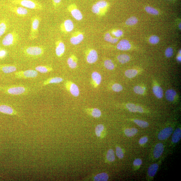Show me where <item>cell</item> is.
Masks as SVG:
<instances>
[{
  "label": "cell",
  "instance_id": "16",
  "mask_svg": "<svg viewBox=\"0 0 181 181\" xmlns=\"http://www.w3.org/2000/svg\"><path fill=\"white\" fill-rule=\"evenodd\" d=\"M98 59V54L97 51L94 49H90L88 52L86 57L87 62L90 64L95 63Z\"/></svg>",
  "mask_w": 181,
  "mask_h": 181
},
{
  "label": "cell",
  "instance_id": "35",
  "mask_svg": "<svg viewBox=\"0 0 181 181\" xmlns=\"http://www.w3.org/2000/svg\"><path fill=\"white\" fill-rule=\"evenodd\" d=\"M133 122L138 126L141 128H145L149 126V123L148 122L139 119H135Z\"/></svg>",
  "mask_w": 181,
  "mask_h": 181
},
{
  "label": "cell",
  "instance_id": "18",
  "mask_svg": "<svg viewBox=\"0 0 181 181\" xmlns=\"http://www.w3.org/2000/svg\"><path fill=\"white\" fill-rule=\"evenodd\" d=\"M164 150L163 145L161 143L157 144L154 148L153 151L154 156L155 158H158L162 155Z\"/></svg>",
  "mask_w": 181,
  "mask_h": 181
},
{
  "label": "cell",
  "instance_id": "27",
  "mask_svg": "<svg viewBox=\"0 0 181 181\" xmlns=\"http://www.w3.org/2000/svg\"><path fill=\"white\" fill-rule=\"evenodd\" d=\"M153 91L155 95L158 98H161L163 96V90L161 87L158 86H154Z\"/></svg>",
  "mask_w": 181,
  "mask_h": 181
},
{
  "label": "cell",
  "instance_id": "4",
  "mask_svg": "<svg viewBox=\"0 0 181 181\" xmlns=\"http://www.w3.org/2000/svg\"><path fill=\"white\" fill-rule=\"evenodd\" d=\"M41 21V17L38 15L33 16L31 19V28L29 36V39L30 40H35L38 37L39 28Z\"/></svg>",
  "mask_w": 181,
  "mask_h": 181
},
{
  "label": "cell",
  "instance_id": "41",
  "mask_svg": "<svg viewBox=\"0 0 181 181\" xmlns=\"http://www.w3.org/2000/svg\"><path fill=\"white\" fill-rule=\"evenodd\" d=\"M126 107L129 111L132 113L137 112V106L132 103H128L126 105Z\"/></svg>",
  "mask_w": 181,
  "mask_h": 181
},
{
  "label": "cell",
  "instance_id": "3",
  "mask_svg": "<svg viewBox=\"0 0 181 181\" xmlns=\"http://www.w3.org/2000/svg\"><path fill=\"white\" fill-rule=\"evenodd\" d=\"M24 54L30 58H37L41 57L44 52V47L42 46H27L23 50Z\"/></svg>",
  "mask_w": 181,
  "mask_h": 181
},
{
  "label": "cell",
  "instance_id": "1",
  "mask_svg": "<svg viewBox=\"0 0 181 181\" xmlns=\"http://www.w3.org/2000/svg\"><path fill=\"white\" fill-rule=\"evenodd\" d=\"M29 89L27 86L21 85L2 86L0 85V91L10 95H24L29 92Z\"/></svg>",
  "mask_w": 181,
  "mask_h": 181
},
{
  "label": "cell",
  "instance_id": "45",
  "mask_svg": "<svg viewBox=\"0 0 181 181\" xmlns=\"http://www.w3.org/2000/svg\"><path fill=\"white\" fill-rule=\"evenodd\" d=\"M134 92L137 94H143L144 92V90L140 86H136L133 89Z\"/></svg>",
  "mask_w": 181,
  "mask_h": 181
},
{
  "label": "cell",
  "instance_id": "36",
  "mask_svg": "<svg viewBox=\"0 0 181 181\" xmlns=\"http://www.w3.org/2000/svg\"><path fill=\"white\" fill-rule=\"evenodd\" d=\"M137 74V71L136 70H129L125 72V75L128 78H131L135 77Z\"/></svg>",
  "mask_w": 181,
  "mask_h": 181
},
{
  "label": "cell",
  "instance_id": "39",
  "mask_svg": "<svg viewBox=\"0 0 181 181\" xmlns=\"http://www.w3.org/2000/svg\"><path fill=\"white\" fill-rule=\"evenodd\" d=\"M138 22V20L135 16H132L128 19L126 21V24L129 26L134 25Z\"/></svg>",
  "mask_w": 181,
  "mask_h": 181
},
{
  "label": "cell",
  "instance_id": "12",
  "mask_svg": "<svg viewBox=\"0 0 181 181\" xmlns=\"http://www.w3.org/2000/svg\"><path fill=\"white\" fill-rule=\"evenodd\" d=\"M84 38V34L80 31H77L72 34L70 38V42L74 45L79 44Z\"/></svg>",
  "mask_w": 181,
  "mask_h": 181
},
{
  "label": "cell",
  "instance_id": "50",
  "mask_svg": "<svg viewBox=\"0 0 181 181\" xmlns=\"http://www.w3.org/2000/svg\"><path fill=\"white\" fill-rule=\"evenodd\" d=\"M142 163V161L140 159L137 158L134 160L133 162V165L135 166H140Z\"/></svg>",
  "mask_w": 181,
  "mask_h": 181
},
{
  "label": "cell",
  "instance_id": "51",
  "mask_svg": "<svg viewBox=\"0 0 181 181\" xmlns=\"http://www.w3.org/2000/svg\"><path fill=\"white\" fill-rule=\"evenodd\" d=\"M7 54V52L5 50H0V59H2L5 58Z\"/></svg>",
  "mask_w": 181,
  "mask_h": 181
},
{
  "label": "cell",
  "instance_id": "44",
  "mask_svg": "<svg viewBox=\"0 0 181 181\" xmlns=\"http://www.w3.org/2000/svg\"><path fill=\"white\" fill-rule=\"evenodd\" d=\"M149 41L151 44H155L159 42V38L157 36L153 35L150 38Z\"/></svg>",
  "mask_w": 181,
  "mask_h": 181
},
{
  "label": "cell",
  "instance_id": "32",
  "mask_svg": "<svg viewBox=\"0 0 181 181\" xmlns=\"http://www.w3.org/2000/svg\"><path fill=\"white\" fill-rule=\"evenodd\" d=\"M104 39L105 41L111 43L112 44H115L118 40V38L112 37L109 33H107L105 34Z\"/></svg>",
  "mask_w": 181,
  "mask_h": 181
},
{
  "label": "cell",
  "instance_id": "8",
  "mask_svg": "<svg viewBox=\"0 0 181 181\" xmlns=\"http://www.w3.org/2000/svg\"><path fill=\"white\" fill-rule=\"evenodd\" d=\"M7 7L10 11L20 17L26 16L29 12L27 8L21 6L9 5L7 6Z\"/></svg>",
  "mask_w": 181,
  "mask_h": 181
},
{
  "label": "cell",
  "instance_id": "29",
  "mask_svg": "<svg viewBox=\"0 0 181 181\" xmlns=\"http://www.w3.org/2000/svg\"><path fill=\"white\" fill-rule=\"evenodd\" d=\"M8 28V24L5 21H2L0 22V37L5 33Z\"/></svg>",
  "mask_w": 181,
  "mask_h": 181
},
{
  "label": "cell",
  "instance_id": "14",
  "mask_svg": "<svg viewBox=\"0 0 181 181\" xmlns=\"http://www.w3.org/2000/svg\"><path fill=\"white\" fill-rule=\"evenodd\" d=\"M67 89L70 92L73 96H78L80 94V91L78 86L76 84L72 83L71 82L67 81L66 83Z\"/></svg>",
  "mask_w": 181,
  "mask_h": 181
},
{
  "label": "cell",
  "instance_id": "23",
  "mask_svg": "<svg viewBox=\"0 0 181 181\" xmlns=\"http://www.w3.org/2000/svg\"><path fill=\"white\" fill-rule=\"evenodd\" d=\"M92 78L96 87L100 85L101 82L102 77L100 73L95 72L92 73Z\"/></svg>",
  "mask_w": 181,
  "mask_h": 181
},
{
  "label": "cell",
  "instance_id": "22",
  "mask_svg": "<svg viewBox=\"0 0 181 181\" xmlns=\"http://www.w3.org/2000/svg\"><path fill=\"white\" fill-rule=\"evenodd\" d=\"M77 59L74 55H72L67 60L68 65L72 69L76 68L77 66Z\"/></svg>",
  "mask_w": 181,
  "mask_h": 181
},
{
  "label": "cell",
  "instance_id": "25",
  "mask_svg": "<svg viewBox=\"0 0 181 181\" xmlns=\"http://www.w3.org/2000/svg\"><path fill=\"white\" fill-rule=\"evenodd\" d=\"M159 166L157 164L155 163L151 165L149 167L148 173V174L151 177H153L156 174L158 169Z\"/></svg>",
  "mask_w": 181,
  "mask_h": 181
},
{
  "label": "cell",
  "instance_id": "49",
  "mask_svg": "<svg viewBox=\"0 0 181 181\" xmlns=\"http://www.w3.org/2000/svg\"><path fill=\"white\" fill-rule=\"evenodd\" d=\"M148 138L146 137H142L139 141V143L140 145H143L147 143L148 141Z\"/></svg>",
  "mask_w": 181,
  "mask_h": 181
},
{
  "label": "cell",
  "instance_id": "43",
  "mask_svg": "<svg viewBox=\"0 0 181 181\" xmlns=\"http://www.w3.org/2000/svg\"><path fill=\"white\" fill-rule=\"evenodd\" d=\"M112 89L115 92H119L123 90V87L121 85L116 83L112 86Z\"/></svg>",
  "mask_w": 181,
  "mask_h": 181
},
{
  "label": "cell",
  "instance_id": "13",
  "mask_svg": "<svg viewBox=\"0 0 181 181\" xmlns=\"http://www.w3.org/2000/svg\"><path fill=\"white\" fill-rule=\"evenodd\" d=\"M55 53L58 57H61L63 55L65 51V46L61 40H58L55 43Z\"/></svg>",
  "mask_w": 181,
  "mask_h": 181
},
{
  "label": "cell",
  "instance_id": "15",
  "mask_svg": "<svg viewBox=\"0 0 181 181\" xmlns=\"http://www.w3.org/2000/svg\"><path fill=\"white\" fill-rule=\"evenodd\" d=\"M173 132V128H166L159 133L158 138L160 140H165L170 136Z\"/></svg>",
  "mask_w": 181,
  "mask_h": 181
},
{
  "label": "cell",
  "instance_id": "21",
  "mask_svg": "<svg viewBox=\"0 0 181 181\" xmlns=\"http://www.w3.org/2000/svg\"><path fill=\"white\" fill-rule=\"evenodd\" d=\"M181 130L180 128H176L172 137V141L174 143H177L181 139Z\"/></svg>",
  "mask_w": 181,
  "mask_h": 181
},
{
  "label": "cell",
  "instance_id": "9",
  "mask_svg": "<svg viewBox=\"0 0 181 181\" xmlns=\"http://www.w3.org/2000/svg\"><path fill=\"white\" fill-rule=\"evenodd\" d=\"M67 10L76 20L81 21L83 19V15L75 4L72 3L68 6Z\"/></svg>",
  "mask_w": 181,
  "mask_h": 181
},
{
  "label": "cell",
  "instance_id": "42",
  "mask_svg": "<svg viewBox=\"0 0 181 181\" xmlns=\"http://www.w3.org/2000/svg\"><path fill=\"white\" fill-rule=\"evenodd\" d=\"M116 156L119 159H122L123 158L124 153L121 148L117 146L116 148Z\"/></svg>",
  "mask_w": 181,
  "mask_h": 181
},
{
  "label": "cell",
  "instance_id": "26",
  "mask_svg": "<svg viewBox=\"0 0 181 181\" xmlns=\"http://www.w3.org/2000/svg\"><path fill=\"white\" fill-rule=\"evenodd\" d=\"M176 95V93L173 90L169 89L167 90L165 93L166 98L168 101H173Z\"/></svg>",
  "mask_w": 181,
  "mask_h": 181
},
{
  "label": "cell",
  "instance_id": "37",
  "mask_svg": "<svg viewBox=\"0 0 181 181\" xmlns=\"http://www.w3.org/2000/svg\"><path fill=\"white\" fill-rule=\"evenodd\" d=\"M145 10L148 13L151 15H157L159 14L158 11L156 9L152 7H146L145 8Z\"/></svg>",
  "mask_w": 181,
  "mask_h": 181
},
{
  "label": "cell",
  "instance_id": "17",
  "mask_svg": "<svg viewBox=\"0 0 181 181\" xmlns=\"http://www.w3.org/2000/svg\"><path fill=\"white\" fill-rule=\"evenodd\" d=\"M0 70L6 74H9L16 71V67L9 64H0Z\"/></svg>",
  "mask_w": 181,
  "mask_h": 181
},
{
  "label": "cell",
  "instance_id": "2",
  "mask_svg": "<svg viewBox=\"0 0 181 181\" xmlns=\"http://www.w3.org/2000/svg\"><path fill=\"white\" fill-rule=\"evenodd\" d=\"M13 5L20 6L28 9L41 11L44 7L41 3L35 0H9Z\"/></svg>",
  "mask_w": 181,
  "mask_h": 181
},
{
  "label": "cell",
  "instance_id": "11",
  "mask_svg": "<svg viewBox=\"0 0 181 181\" xmlns=\"http://www.w3.org/2000/svg\"><path fill=\"white\" fill-rule=\"evenodd\" d=\"M74 27V23L70 19L64 21L60 25V30L61 32L66 34L71 32Z\"/></svg>",
  "mask_w": 181,
  "mask_h": 181
},
{
  "label": "cell",
  "instance_id": "7",
  "mask_svg": "<svg viewBox=\"0 0 181 181\" xmlns=\"http://www.w3.org/2000/svg\"><path fill=\"white\" fill-rule=\"evenodd\" d=\"M15 75L16 78L19 79L34 78L38 76V73L36 70H28L16 72Z\"/></svg>",
  "mask_w": 181,
  "mask_h": 181
},
{
  "label": "cell",
  "instance_id": "38",
  "mask_svg": "<svg viewBox=\"0 0 181 181\" xmlns=\"http://www.w3.org/2000/svg\"><path fill=\"white\" fill-rule=\"evenodd\" d=\"M104 66L108 70H113L114 68V65L111 60L107 59L104 62Z\"/></svg>",
  "mask_w": 181,
  "mask_h": 181
},
{
  "label": "cell",
  "instance_id": "46",
  "mask_svg": "<svg viewBox=\"0 0 181 181\" xmlns=\"http://www.w3.org/2000/svg\"><path fill=\"white\" fill-rule=\"evenodd\" d=\"M174 51L171 47H169L166 49L165 52V54L166 57L167 58H170L173 55Z\"/></svg>",
  "mask_w": 181,
  "mask_h": 181
},
{
  "label": "cell",
  "instance_id": "47",
  "mask_svg": "<svg viewBox=\"0 0 181 181\" xmlns=\"http://www.w3.org/2000/svg\"><path fill=\"white\" fill-rule=\"evenodd\" d=\"M113 35L115 36L116 37L119 38L121 37L123 35V32L122 30H118L116 31H114L112 32Z\"/></svg>",
  "mask_w": 181,
  "mask_h": 181
},
{
  "label": "cell",
  "instance_id": "52",
  "mask_svg": "<svg viewBox=\"0 0 181 181\" xmlns=\"http://www.w3.org/2000/svg\"><path fill=\"white\" fill-rule=\"evenodd\" d=\"M137 112H138L140 113H143L144 110L141 107L139 106H137Z\"/></svg>",
  "mask_w": 181,
  "mask_h": 181
},
{
  "label": "cell",
  "instance_id": "19",
  "mask_svg": "<svg viewBox=\"0 0 181 181\" xmlns=\"http://www.w3.org/2000/svg\"><path fill=\"white\" fill-rule=\"evenodd\" d=\"M131 45L129 42L126 39L121 40L117 45L118 49L121 50H128L130 49Z\"/></svg>",
  "mask_w": 181,
  "mask_h": 181
},
{
  "label": "cell",
  "instance_id": "33",
  "mask_svg": "<svg viewBox=\"0 0 181 181\" xmlns=\"http://www.w3.org/2000/svg\"><path fill=\"white\" fill-rule=\"evenodd\" d=\"M104 130V127L103 125L100 124L98 125L95 128V133L97 137H101L102 133Z\"/></svg>",
  "mask_w": 181,
  "mask_h": 181
},
{
  "label": "cell",
  "instance_id": "48",
  "mask_svg": "<svg viewBox=\"0 0 181 181\" xmlns=\"http://www.w3.org/2000/svg\"><path fill=\"white\" fill-rule=\"evenodd\" d=\"M53 6L55 8L57 9L61 4L62 0H52Z\"/></svg>",
  "mask_w": 181,
  "mask_h": 181
},
{
  "label": "cell",
  "instance_id": "24",
  "mask_svg": "<svg viewBox=\"0 0 181 181\" xmlns=\"http://www.w3.org/2000/svg\"><path fill=\"white\" fill-rule=\"evenodd\" d=\"M35 70L42 74H44L53 71V68L51 67L47 66H39L35 68Z\"/></svg>",
  "mask_w": 181,
  "mask_h": 181
},
{
  "label": "cell",
  "instance_id": "28",
  "mask_svg": "<svg viewBox=\"0 0 181 181\" xmlns=\"http://www.w3.org/2000/svg\"><path fill=\"white\" fill-rule=\"evenodd\" d=\"M108 175L105 173H102L98 174L94 177V180L96 181H106L108 180Z\"/></svg>",
  "mask_w": 181,
  "mask_h": 181
},
{
  "label": "cell",
  "instance_id": "55",
  "mask_svg": "<svg viewBox=\"0 0 181 181\" xmlns=\"http://www.w3.org/2000/svg\"><path fill=\"white\" fill-rule=\"evenodd\" d=\"M0 176L2 177V176Z\"/></svg>",
  "mask_w": 181,
  "mask_h": 181
},
{
  "label": "cell",
  "instance_id": "30",
  "mask_svg": "<svg viewBox=\"0 0 181 181\" xmlns=\"http://www.w3.org/2000/svg\"><path fill=\"white\" fill-rule=\"evenodd\" d=\"M138 130L136 128H132L126 129L124 130L125 134L128 137H132L135 135L137 133Z\"/></svg>",
  "mask_w": 181,
  "mask_h": 181
},
{
  "label": "cell",
  "instance_id": "53",
  "mask_svg": "<svg viewBox=\"0 0 181 181\" xmlns=\"http://www.w3.org/2000/svg\"><path fill=\"white\" fill-rule=\"evenodd\" d=\"M177 60L179 62L181 61V56H179V57L177 58Z\"/></svg>",
  "mask_w": 181,
  "mask_h": 181
},
{
  "label": "cell",
  "instance_id": "10",
  "mask_svg": "<svg viewBox=\"0 0 181 181\" xmlns=\"http://www.w3.org/2000/svg\"><path fill=\"white\" fill-rule=\"evenodd\" d=\"M0 113L3 114L18 116L21 117V115L15 109L13 108L10 106L6 104H0Z\"/></svg>",
  "mask_w": 181,
  "mask_h": 181
},
{
  "label": "cell",
  "instance_id": "34",
  "mask_svg": "<svg viewBox=\"0 0 181 181\" xmlns=\"http://www.w3.org/2000/svg\"><path fill=\"white\" fill-rule=\"evenodd\" d=\"M107 160L109 161L113 162L115 160L114 153L113 149H110L108 151L107 156Z\"/></svg>",
  "mask_w": 181,
  "mask_h": 181
},
{
  "label": "cell",
  "instance_id": "40",
  "mask_svg": "<svg viewBox=\"0 0 181 181\" xmlns=\"http://www.w3.org/2000/svg\"><path fill=\"white\" fill-rule=\"evenodd\" d=\"M91 110V114L93 117L99 118L101 116V112L100 109L95 108L92 109Z\"/></svg>",
  "mask_w": 181,
  "mask_h": 181
},
{
  "label": "cell",
  "instance_id": "31",
  "mask_svg": "<svg viewBox=\"0 0 181 181\" xmlns=\"http://www.w3.org/2000/svg\"><path fill=\"white\" fill-rule=\"evenodd\" d=\"M118 59L120 63L124 64L130 61V57L127 54H122L118 56Z\"/></svg>",
  "mask_w": 181,
  "mask_h": 181
},
{
  "label": "cell",
  "instance_id": "20",
  "mask_svg": "<svg viewBox=\"0 0 181 181\" xmlns=\"http://www.w3.org/2000/svg\"><path fill=\"white\" fill-rule=\"evenodd\" d=\"M63 79L61 77H51L45 80L43 83V85L45 86L51 84H58L62 82Z\"/></svg>",
  "mask_w": 181,
  "mask_h": 181
},
{
  "label": "cell",
  "instance_id": "5",
  "mask_svg": "<svg viewBox=\"0 0 181 181\" xmlns=\"http://www.w3.org/2000/svg\"><path fill=\"white\" fill-rule=\"evenodd\" d=\"M109 4L104 0H100L94 3L92 7V11L94 14L98 16L104 15L108 7Z\"/></svg>",
  "mask_w": 181,
  "mask_h": 181
},
{
  "label": "cell",
  "instance_id": "6",
  "mask_svg": "<svg viewBox=\"0 0 181 181\" xmlns=\"http://www.w3.org/2000/svg\"><path fill=\"white\" fill-rule=\"evenodd\" d=\"M19 34L16 31L8 33L2 40V45L5 46H11L16 44L19 40Z\"/></svg>",
  "mask_w": 181,
  "mask_h": 181
},
{
  "label": "cell",
  "instance_id": "54",
  "mask_svg": "<svg viewBox=\"0 0 181 181\" xmlns=\"http://www.w3.org/2000/svg\"><path fill=\"white\" fill-rule=\"evenodd\" d=\"M181 23H180L179 26V28L180 30H181Z\"/></svg>",
  "mask_w": 181,
  "mask_h": 181
}]
</instances>
